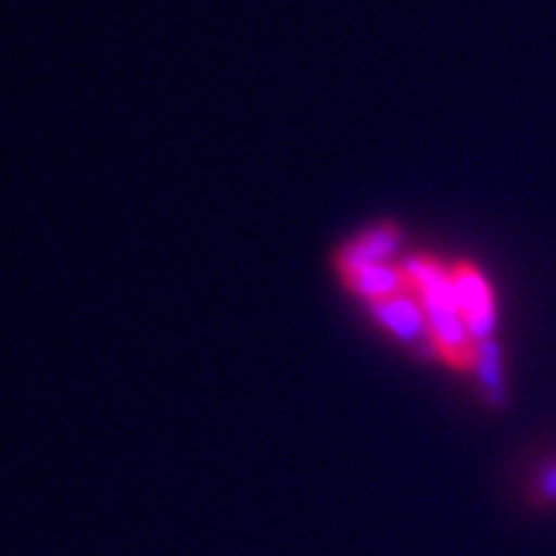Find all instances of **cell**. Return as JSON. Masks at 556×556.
<instances>
[{"label": "cell", "instance_id": "cell-3", "mask_svg": "<svg viewBox=\"0 0 556 556\" xmlns=\"http://www.w3.org/2000/svg\"><path fill=\"white\" fill-rule=\"evenodd\" d=\"M529 501L532 507H554L556 504V460L544 464L529 485Z\"/></svg>", "mask_w": 556, "mask_h": 556}, {"label": "cell", "instance_id": "cell-2", "mask_svg": "<svg viewBox=\"0 0 556 556\" xmlns=\"http://www.w3.org/2000/svg\"><path fill=\"white\" fill-rule=\"evenodd\" d=\"M368 313L387 334H393L402 343H415L420 338L430 340V318H427V309H424V303L415 291L368 303Z\"/></svg>", "mask_w": 556, "mask_h": 556}, {"label": "cell", "instance_id": "cell-1", "mask_svg": "<svg viewBox=\"0 0 556 556\" xmlns=\"http://www.w3.org/2000/svg\"><path fill=\"white\" fill-rule=\"evenodd\" d=\"M448 278H452L457 309L464 316V325H467L470 338L485 343V340L492 338V331H495L497 309L495 294H492L489 281L482 276V269H479L477 263H470V260H455L448 266Z\"/></svg>", "mask_w": 556, "mask_h": 556}]
</instances>
